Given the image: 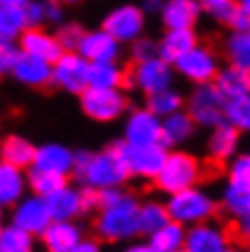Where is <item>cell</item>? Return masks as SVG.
<instances>
[{"instance_id": "cell-15", "label": "cell", "mask_w": 250, "mask_h": 252, "mask_svg": "<svg viewBox=\"0 0 250 252\" xmlns=\"http://www.w3.org/2000/svg\"><path fill=\"white\" fill-rule=\"evenodd\" d=\"M223 248H228V233L216 223L204 220L187 228V238H185L187 252H221Z\"/></svg>"}, {"instance_id": "cell-16", "label": "cell", "mask_w": 250, "mask_h": 252, "mask_svg": "<svg viewBox=\"0 0 250 252\" xmlns=\"http://www.w3.org/2000/svg\"><path fill=\"white\" fill-rule=\"evenodd\" d=\"M12 78L27 88H44L54 80V63L22 51L12 68Z\"/></svg>"}, {"instance_id": "cell-32", "label": "cell", "mask_w": 250, "mask_h": 252, "mask_svg": "<svg viewBox=\"0 0 250 252\" xmlns=\"http://www.w3.org/2000/svg\"><path fill=\"white\" fill-rule=\"evenodd\" d=\"M122 80H124V73L114 61L90 63V85L88 88H119Z\"/></svg>"}, {"instance_id": "cell-33", "label": "cell", "mask_w": 250, "mask_h": 252, "mask_svg": "<svg viewBox=\"0 0 250 252\" xmlns=\"http://www.w3.org/2000/svg\"><path fill=\"white\" fill-rule=\"evenodd\" d=\"M27 180H30L32 194H39V196H44V199H46V196H51L54 191H59L61 187L68 185V177H66V175L44 172V170H34V167H30Z\"/></svg>"}, {"instance_id": "cell-29", "label": "cell", "mask_w": 250, "mask_h": 252, "mask_svg": "<svg viewBox=\"0 0 250 252\" xmlns=\"http://www.w3.org/2000/svg\"><path fill=\"white\" fill-rule=\"evenodd\" d=\"M27 15L25 7H15L7 2H0V39H12L17 41L20 34L27 30Z\"/></svg>"}, {"instance_id": "cell-8", "label": "cell", "mask_w": 250, "mask_h": 252, "mask_svg": "<svg viewBox=\"0 0 250 252\" xmlns=\"http://www.w3.org/2000/svg\"><path fill=\"white\" fill-rule=\"evenodd\" d=\"M83 112L95 122H114L126 109V97L119 88H88L80 93Z\"/></svg>"}, {"instance_id": "cell-52", "label": "cell", "mask_w": 250, "mask_h": 252, "mask_svg": "<svg viewBox=\"0 0 250 252\" xmlns=\"http://www.w3.org/2000/svg\"><path fill=\"white\" fill-rule=\"evenodd\" d=\"M221 252H243V250H238V248H231V245H228V248H223Z\"/></svg>"}, {"instance_id": "cell-26", "label": "cell", "mask_w": 250, "mask_h": 252, "mask_svg": "<svg viewBox=\"0 0 250 252\" xmlns=\"http://www.w3.org/2000/svg\"><path fill=\"white\" fill-rule=\"evenodd\" d=\"M185 238H187V228L178 220H168L153 235H148V243L156 252H180L185 250Z\"/></svg>"}, {"instance_id": "cell-19", "label": "cell", "mask_w": 250, "mask_h": 252, "mask_svg": "<svg viewBox=\"0 0 250 252\" xmlns=\"http://www.w3.org/2000/svg\"><path fill=\"white\" fill-rule=\"evenodd\" d=\"M20 49L25 54H32V56H39V59H46V61H56L63 54V46L59 44V39L49 32H44L41 27H27V30L20 34L17 39Z\"/></svg>"}, {"instance_id": "cell-1", "label": "cell", "mask_w": 250, "mask_h": 252, "mask_svg": "<svg viewBox=\"0 0 250 252\" xmlns=\"http://www.w3.org/2000/svg\"><path fill=\"white\" fill-rule=\"evenodd\" d=\"M73 175L83 182V187L109 189L122 187L129 177L124 158L117 146L102 153H75V167Z\"/></svg>"}, {"instance_id": "cell-7", "label": "cell", "mask_w": 250, "mask_h": 252, "mask_svg": "<svg viewBox=\"0 0 250 252\" xmlns=\"http://www.w3.org/2000/svg\"><path fill=\"white\" fill-rule=\"evenodd\" d=\"M54 85L66 93H83L90 85V61L80 51H63L54 61Z\"/></svg>"}, {"instance_id": "cell-53", "label": "cell", "mask_w": 250, "mask_h": 252, "mask_svg": "<svg viewBox=\"0 0 250 252\" xmlns=\"http://www.w3.org/2000/svg\"><path fill=\"white\" fill-rule=\"evenodd\" d=\"M2 228H5V223H2V206H0V233H2Z\"/></svg>"}, {"instance_id": "cell-40", "label": "cell", "mask_w": 250, "mask_h": 252, "mask_svg": "<svg viewBox=\"0 0 250 252\" xmlns=\"http://www.w3.org/2000/svg\"><path fill=\"white\" fill-rule=\"evenodd\" d=\"M228 177L233 185H246L250 187V156H238L231 162V170H228Z\"/></svg>"}, {"instance_id": "cell-35", "label": "cell", "mask_w": 250, "mask_h": 252, "mask_svg": "<svg viewBox=\"0 0 250 252\" xmlns=\"http://www.w3.org/2000/svg\"><path fill=\"white\" fill-rule=\"evenodd\" d=\"M148 109L156 112L160 119H165V117H170V114H175V112L182 109V97L175 93V90H170V88L151 93L148 94Z\"/></svg>"}, {"instance_id": "cell-12", "label": "cell", "mask_w": 250, "mask_h": 252, "mask_svg": "<svg viewBox=\"0 0 250 252\" xmlns=\"http://www.w3.org/2000/svg\"><path fill=\"white\" fill-rule=\"evenodd\" d=\"M163 138V119L151 109H136L129 114L124 128V141L131 146L160 143Z\"/></svg>"}, {"instance_id": "cell-14", "label": "cell", "mask_w": 250, "mask_h": 252, "mask_svg": "<svg viewBox=\"0 0 250 252\" xmlns=\"http://www.w3.org/2000/svg\"><path fill=\"white\" fill-rule=\"evenodd\" d=\"M83 228L75 220H51L39 235L44 252H73L83 243Z\"/></svg>"}, {"instance_id": "cell-4", "label": "cell", "mask_w": 250, "mask_h": 252, "mask_svg": "<svg viewBox=\"0 0 250 252\" xmlns=\"http://www.w3.org/2000/svg\"><path fill=\"white\" fill-rule=\"evenodd\" d=\"M202 177V165L197 162V158L189 153H168V160L163 165V170L158 172L156 185L160 191H165L168 196L175 191L194 187Z\"/></svg>"}, {"instance_id": "cell-18", "label": "cell", "mask_w": 250, "mask_h": 252, "mask_svg": "<svg viewBox=\"0 0 250 252\" xmlns=\"http://www.w3.org/2000/svg\"><path fill=\"white\" fill-rule=\"evenodd\" d=\"M34 170H44V172H56V175H71L75 167V153L68 151L61 143H44L36 148V156L32 162Z\"/></svg>"}, {"instance_id": "cell-30", "label": "cell", "mask_w": 250, "mask_h": 252, "mask_svg": "<svg viewBox=\"0 0 250 252\" xmlns=\"http://www.w3.org/2000/svg\"><path fill=\"white\" fill-rule=\"evenodd\" d=\"M168 220H173V219H170L165 204H160V201H146L139 209V233L141 235H153L158 228H163Z\"/></svg>"}, {"instance_id": "cell-6", "label": "cell", "mask_w": 250, "mask_h": 252, "mask_svg": "<svg viewBox=\"0 0 250 252\" xmlns=\"http://www.w3.org/2000/svg\"><path fill=\"white\" fill-rule=\"evenodd\" d=\"M119 153L124 158L129 175L136 177H146V180H156L158 172L163 170L168 153L163 143H148V146H131V143H117Z\"/></svg>"}, {"instance_id": "cell-34", "label": "cell", "mask_w": 250, "mask_h": 252, "mask_svg": "<svg viewBox=\"0 0 250 252\" xmlns=\"http://www.w3.org/2000/svg\"><path fill=\"white\" fill-rule=\"evenodd\" d=\"M226 54L233 65L250 70V32H233L226 39Z\"/></svg>"}, {"instance_id": "cell-54", "label": "cell", "mask_w": 250, "mask_h": 252, "mask_svg": "<svg viewBox=\"0 0 250 252\" xmlns=\"http://www.w3.org/2000/svg\"><path fill=\"white\" fill-rule=\"evenodd\" d=\"M63 5H75V2H80V0H61Z\"/></svg>"}, {"instance_id": "cell-55", "label": "cell", "mask_w": 250, "mask_h": 252, "mask_svg": "<svg viewBox=\"0 0 250 252\" xmlns=\"http://www.w3.org/2000/svg\"><path fill=\"white\" fill-rule=\"evenodd\" d=\"M248 252H250V240H248Z\"/></svg>"}, {"instance_id": "cell-51", "label": "cell", "mask_w": 250, "mask_h": 252, "mask_svg": "<svg viewBox=\"0 0 250 252\" xmlns=\"http://www.w3.org/2000/svg\"><path fill=\"white\" fill-rule=\"evenodd\" d=\"M236 2H238V7H243V10L250 12V0H236Z\"/></svg>"}, {"instance_id": "cell-48", "label": "cell", "mask_w": 250, "mask_h": 252, "mask_svg": "<svg viewBox=\"0 0 250 252\" xmlns=\"http://www.w3.org/2000/svg\"><path fill=\"white\" fill-rule=\"evenodd\" d=\"M165 0H143V10L146 12H163Z\"/></svg>"}, {"instance_id": "cell-41", "label": "cell", "mask_w": 250, "mask_h": 252, "mask_svg": "<svg viewBox=\"0 0 250 252\" xmlns=\"http://www.w3.org/2000/svg\"><path fill=\"white\" fill-rule=\"evenodd\" d=\"M199 2L209 15H214L221 22H228V17L236 10V0H199Z\"/></svg>"}, {"instance_id": "cell-10", "label": "cell", "mask_w": 250, "mask_h": 252, "mask_svg": "<svg viewBox=\"0 0 250 252\" xmlns=\"http://www.w3.org/2000/svg\"><path fill=\"white\" fill-rule=\"evenodd\" d=\"M175 68L197 85H204V83H212L219 73V59L216 54L209 49V46H192L187 54H182L178 61H175Z\"/></svg>"}, {"instance_id": "cell-36", "label": "cell", "mask_w": 250, "mask_h": 252, "mask_svg": "<svg viewBox=\"0 0 250 252\" xmlns=\"http://www.w3.org/2000/svg\"><path fill=\"white\" fill-rule=\"evenodd\" d=\"M223 209L233 216V219H238V216H243V214H248L250 211V187L246 185H228L226 191H223Z\"/></svg>"}, {"instance_id": "cell-17", "label": "cell", "mask_w": 250, "mask_h": 252, "mask_svg": "<svg viewBox=\"0 0 250 252\" xmlns=\"http://www.w3.org/2000/svg\"><path fill=\"white\" fill-rule=\"evenodd\" d=\"M46 204H49V211H51L54 220H75L88 211L83 189H75L71 185L54 191L51 196H46Z\"/></svg>"}, {"instance_id": "cell-39", "label": "cell", "mask_w": 250, "mask_h": 252, "mask_svg": "<svg viewBox=\"0 0 250 252\" xmlns=\"http://www.w3.org/2000/svg\"><path fill=\"white\" fill-rule=\"evenodd\" d=\"M83 36H85V32L80 30L78 25H63L59 34H56V39H59V44L63 46V51H78L80 49V44H83Z\"/></svg>"}, {"instance_id": "cell-37", "label": "cell", "mask_w": 250, "mask_h": 252, "mask_svg": "<svg viewBox=\"0 0 250 252\" xmlns=\"http://www.w3.org/2000/svg\"><path fill=\"white\" fill-rule=\"evenodd\" d=\"M226 122L238 131H250V94L233 97L226 104Z\"/></svg>"}, {"instance_id": "cell-22", "label": "cell", "mask_w": 250, "mask_h": 252, "mask_svg": "<svg viewBox=\"0 0 250 252\" xmlns=\"http://www.w3.org/2000/svg\"><path fill=\"white\" fill-rule=\"evenodd\" d=\"M202 10L199 0H168L163 7V22L168 30H192Z\"/></svg>"}, {"instance_id": "cell-50", "label": "cell", "mask_w": 250, "mask_h": 252, "mask_svg": "<svg viewBox=\"0 0 250 252\" xmlns=\"http://www.w3.org/2000/svg\"><path fill=\"white\" fill-rule=\"evenodd\" d=\"M2 2H7V5H15V7H25L30 0H2Z\"/></svg>"}, {"instance_id": "cell-44", "label": "cell", "mask_w": 250, "mask_h": 252, "mask_svg": "<svg viewBox=\"0 0 250 252\" xmlns=\"http://www.w3.org/2000/svg\"><path fill=\"white\" fill-rule=\"evenodd\" d=\"M228 27H233V32H250V12L238 7V2H236L233 15L228 17Z\"/></svg>"}, {"instance_id": "cell-31", "label": "cell", "mask_w": 250, "mask_h": 252, "mask_svg": "<svg viewBox=\"0 0 250 252\" xmlns=\"http://www.w3.org/2000/svg\"><path fill=\"white\" fill-rule=\"evenodd\" d=\"M34 245L36 238L15 223H7L0 233V252H34Z\"/></svg>"}, {"instance_id": "cell-24", "label": "cell", "mask_w": 250, "mask_h": 252, "mask_svg": "<svg viewBox=\"0 0 250 252\" xmlns=\"http://www.w3.org/2000/svg\"><path fill=\"white\" fill-rule=\"evenodd\" d=\"M192 46H197V36L192 30H168L158 44V56L168 63H175Z\"/></svg>"}, {"instance_id": "cell-2", "label": "cell", "mask_w": 250, "mask_h": 252, "mask_svg": "<svg viewBox=\"0 0 250 252\" xmlns=\"http://www.w3.org/2000/svg\"><path fill=\"white\" fill-rule=\"evenodd\" d=\"M139 209H141V201L126 191H122L114 201L100 206L97 219H95L97 238L107 243H124V240L141 235L139 233Z\"/></svg>"}, {"instance_id": "cell-11", "label": "cell", "mask_w": 250, "mask_h": 252, "mask_svg": "<svg viewBox=\"0 0 250 252\" xmlns=\"http://www.w3.org/2000/svg\"><path fill=\"white\" fill-rule=\"evenodd\" d=\"M102 30L109 32L119 44H134L143 34V10L136 5H119L105 17Z\"/></svg>"}, {"instance_id": "cell-25", "label": "cell", "mask_w": 250, "mask_h": 252, "mask_svg": "<svg viewBox=\"0 0 250 252\" xmlns=\"http://www.w3.org/2000/svg\"><path fill=\"white\" fill-rule=\"evenodd\" d=\"M216 88L226 94V99H233V97H243L250 94V70L241 68V65H226L223 70L216 73Z\"/></svg>"}, {"instance_id": "cell-49", "label": "cell", "mask_w": 250, "mask_h": 252, "mask_svg": "<svg viewBox=\"0 0 250 252\" xmlns=\"http://www.w3.org/2000/svg\"><path fill=\"white\" fill-rule=\"evenodd\" d=\"M124 252H156L151 248V243L146 240V243H134V245H129Z\"/></svg>"}, {"instance_id": "cell-21", "label": "cell", "mask_w": 250, "mask_h": 252, "mask_svg": "<svg viewBox=\"0 0 250 252\" xmlns=\"http://www.w3.org/2000/svg\"><path fill=\"white\" fill-rule=\"evenodd\" d=\"M90 63L97 61H117L119 56V41L109 34V32L100 30V32H85L83 44L78 49Z\"/></svg>"}, {"instance_id": "cell-20", "label": "cell", "mask_w": 250, "mask_h": 252, "mask_svg": "<svg viewBox=\"0 0 250 252\" xmlns=\"http://www.w3.org/2000/svg\"><path fill=\"white\" fill-rule=\"evenodd\" d=\"M27 187H30V180H27L25 170L0 160V206L12 209L27 194Z\"/></svg>"}, {"instance_id": "cell-23", "label": "cell", "mask_w": 250, "mask_h": 252, "mask_svg": "<svg viewBox=\"0 0 250 252\" xmlns=\"http://www.w3.org/2000/svg\"><path fill=\"white\" fill-rule=\"evenodd\" d=\"M34 156H36V146L25 136L10 133V136H5L0 141V160H5L10 165L30 170L32 162H34Z\"/></svg>"}, {"instance_id": "cell-3", "label": "cell", "mask_w": 250, "mask_h": 252, "mask_svg": "<svg viewBox=\"0 0 250 252\" xmlns=\"http://www.w3.org/2000/svg\"><path fill=\"white\" fill-rule=\"evenodd\" d=\"M168 206V214L170 219L182 223L185 228L189 225H197V223H204V220H212L216 214V201L197 187L182 189V191H175L170 194V199L165 201Z\"/></svg>"}, {"instance_id": "cell-9", "label": "cell", "mask_w": 250, "mask_h": 252, "mask_svg": "<svg viewBox=\"0 0 250 252\" xmlns=\"http://www.w3.org/2000/svg\"><path fill=\"white\" fill-rule=\"evenodd\" d=\"M51 220L54 219H51L49 204H46V199L39 196V194H30V196L25 194V196L12 206V214H10V223H15L17 228L32 233L34 238H39V235L49 228Z\"/></svg>"}, {"instance_id": "cell-43", "label": "cell", "mask_w": 250, "mask_h": 252, "mask_svg": "<svg viewBox=\"0 0 250 252\" xmlns=\"http://www.w3.org/2000/svg\"><path fill=\"white\" fill-rule=\"evenodd\" d=\"M25 15H27V25L30 27H41L46 22V7L44 0H30L25 5Z\"/></svg>"}, {"instance_id": "cell-46", "label": "cell", "mask_w": 250, "mask_h": 252, "mask_svg": "<svg viewBox=\"0 0 250 252\" xmlns=\"http://www.w3.org/2000/svg\"><path fill=\"white\" fill-rule=\"evenodd\" d=\"M233 230H236V235L241 238V240H250V211L248 214H243V216H238V219H233Z\"/></svg>"}, {"instance_id": "cell-38", "label": "cell", "mask_w": 250, "mask_h": 252, "mask_svg": "<svg viewBox=\"0 0 250 252\" xmlns=\"http://www.w3.org/2000/svg\"><path fill=\"white\" fill-rule=\"evenodd\" d=\"M20 54H22V49H20L17 41L0 39V78L2 75H12V68H15V63L20 59Z\"/></svg>"}, {"instance_id": "cell-42", "label": "cell", "mask_w": 250, "mask_h": 252, "mask_svg": "<svg viewBox=\"0 0 250 252\" xmlns=\"http://www.w3.org/2000/svg\"><path fill=\"white\" fill-rule=\"evenodd\" d=\"M131 56H134V61H148V59H156L158 56V44H153L151 39H136L134 41V46H131Z\"/></svg>"}, {"instance_id": "cell-56", "label": "cell", "mask_w": 250, "mask_h": 252, "mask_svg": "<svg viewBox=\"0 0 250 252\" xmlns=\"http://www.w3.org/2000/svg\"><path fill=\"white\" fill-rule=\"evenodd\" d=\"M180 252H187V250H180Z\"/></svg>"}, {"instance_id": "cell-57", "label": "cell", "mask_w": 250, "mask_h": 252, "mask_svg": "<svg viewBox=\"0 0 250 252\" xmlns=\"http://www.w3.org/2000/svg\"><path fill=\"white\" fill-rule=\"evenodd\" d=\"M0 2H2V0H0Z\"/></svg>"}, {"instance_id": "cell-47", "label": "cell", "mask_w": 250, "mask_h": 252, "mask_svg": "<svg viewBox=\"0 0 250 252\" xmlns=\"http://www.w3.org/2000/svg\"><path fill=\"white\" fill-rule=\"evenodd\" d=\"M73 252H102V245L100 240H90V238H83V243L75 248Z\"/></svg>"}, {"instance_id": "cell-13", "label": "cell", "mask_w": 250, "mask_h": 252, "mask_svg": "<svg viewBox=\"0 0 250 252\" xmlns=\"http://www.w3.org/2000/svg\"><path fill=\"white\" fill-rule=\"evenodd\" d=\"M170 78H173L170 63L165 61V59H160V56L148 59V61H139L134 65V73H131L134 85L139 90H143L146 94L170 88Z\"/></svg>"}, {"instance_id": "cell-28", "label": "cell", "mask_w": 250, "mask_h": 252, "mask_svg": "<svg viewBox=\"0 0 250 252\" xmlns=\"http://www.w3.org/2000/svg\"><path fill=\"white\" fill-rule=\"evenodd\" d=\"M194 131V119L189 112H175L170 117L163 119V138L160 143L168 148V146H178V143H185Z\"/></svg>"}, {"instance_id": "cell-27", "label": "cell", "mask_w": 250, "mask_h": 252, "mask_svg": "<svg viewBox=\"0 0 250 252\" xmlns=\"http://www.w3.org/2000/svg\"><path fill=\"white\" fill-rule=\"evenodd\" d=\"M238 133L241 131L236 126H231L228 122L214 126L212 138H209V156L214 158V160H219V162L233 158L236 148H238Z\"/></svg>"}, {"instance_id": "cell-45", "label": "cell", "mask_w": 250, "mask_h": 252, "mask_svg": "<svg viewBox=\"0 0 250 252\" xmlns=\"http://www.w3.org/2000/svg\"><path fill=\"white\" fill-rule=\"evenodd\" d=\"M44 7H46V22H51V25L63 22V2L61 0H44Z\"/></svg>"}, {"instance_id": "cell-5", "label": "cell", "mask_w": 250, "mask_h": 252, "mask_svg": "<svg viewBox=\"0 0 250 252\" xmlns=\"http://www.w3.org/2000/svg\"><path fill=\"white\" fill-rule=\"evenodd\" d=\"M226 94L216 88V83H204L199 85L189 97V114L194 124L202 126H219L226 122Z\"/></svg>"}]
</instances>
